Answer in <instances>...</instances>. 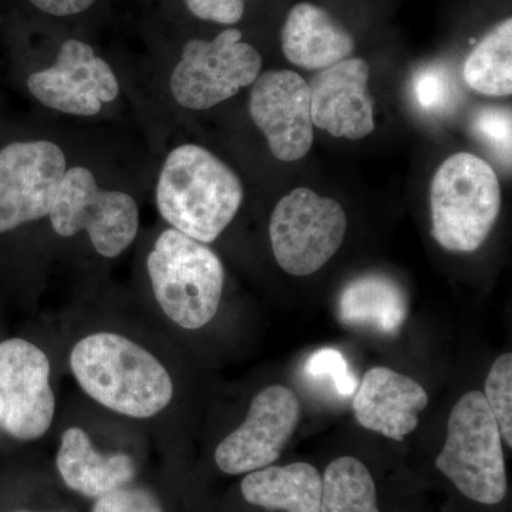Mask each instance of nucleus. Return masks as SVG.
Listing matches in <instances>:
<instances>
[{
	"instance_id": "1",
	"label": "nucleus",
	"mask_w": 512,
	"mask_h": 512,
	"mask_svg": "<svg viewBox=\"0 0 512 512\" xmlns=\"http://www.w3.org/2000/svg\"><path fill=\"white\" fill-rule=\"evenodd\" d=\"M69 369L89 399L124 419H157L174 402V377L164 360L119 330L80 336L70 349Z\"/></svg>"
},
{
	"instance_id": "2",
	"label": "nucleus",
	"mask_w": 512,
	"mask_h": 512,
	"mask_svg": "<svg viewBox=\"0 0 512 512\" xmlns=\"http://www.w3.org/2000/svg\"><path fill=\"white\" fill-rule=\"evenodd\" d=\"M156 198L158 211L171 228L208 245L234 221L244 187L220 158L204 147L184 144L165 160Z\"/></svg>"
},
{
	"instance_id": "3",
	"label": "nucleus",
	"mask_w": 512,
	"mask_h": 512,
	"mask_svg": "<svg viewBox=\"0 0 512 512\" xmlns=\"http://www.w3.org/2000/svg\"><path fill=\"white\" fill-rule=\"evenodd\" d=\"M147 272L158 308L177 328L200 330L220 311L225 269L207 244L165 229L148 254Z\"/></svg>"
},
{
	"instance_id": "4",
	"label": "nucleus",
	"mask_w": 512,
	"mask_h": 512,
	"mask_svg": "<svg viewBox=\"0 0 512 512\" xmlns=\"http://www.w3.org/2000/svg\"><path fill=\"white\" fill-rule=\"evenodd\" d=\"M430 208L441 247L458 254L477 251L500 214V181L493 167L470 153L448 157L431 180Z\"/></svg>"
},
{
	"instance_id": "5",
	"label": "nucleus",
	"mask_w": 512,
	"mask_h": 512,
	"mask_svg": "<svg viewBox=\"0 0 512 512\" xmlns=\"http://www.w3.org/2000/svg\"><path fill=\"white\" fill-rule=\"evenodd\" d=\"M436 467L468 500L497 505L507 495L503 439L484 393L468 392L448 417Z\"/></svg>"
},
{
	"instance_id": "6",
	"label": "nucleus",
	"mask_w": 512,
	"mask_h": 512,
	"mask_svg": "<svg viewBox=\"0 0 512 512\" xmlns=\"http://www.w3.org/2000/svg\"><path fill=\"white\" fill-rule=\"evenodd\" d=\"M47 217L59 237L87 232L94 251L107 259L126 252L140 228L136 200L126 192L103 190L84 167L66 170Z\"/></svg>"
},
{
	"instance_id": "7",
	"label": "nucleus",
	"mask_w": 512,
	"mask_h": 512,
	"mask_svg": "<svg viewBox=\"0 0 512 512\" xmlns=\"http://www.w3.org/2000/svg\"><path fill=\"white\" fill-rule=\"evenodd\" d=\"M348 217L342 205L309 188L282 197L272 212L269 238L278 265L293 276L318 272L342 247Z\"/></svg>"
},
{
	"instance_id": "8",
	"label": "nucleus",
	"mask_w": 512,
	"mask_h": 512,
	"mask_svg": "<svg viewBox=\"0 0 512 512\" xmlns=\"http://www.w3.org/2000/svg\"><path fill=\"white\" fill-rule=\"evenodd\" d=\"M262 69V57L242 40L241 30H222L212 40L185 43L171 74V93L190 110H208L252 86Z\"/></svg>"
},
{
	"instance_id": "9",
	"label": "nucleus",
	"mask_w": 512,
	"mask_h": 512,
	"mask_svg": "<svg viewBox=\"0 0 512 512\" xmlns=\"http://www.w3.org/2000/svg\"><path fill=\"white\" fill-rule=\"evenodd\" d=\"M0 399L2 427L13 439L29 443L52 429L57 410L52 362L39 345L22 338L0 342Z\"/></svg>"
},
{
	"instance_id": "10",
	"label": "nucleus",
	"mask_w": 512,
	"mask_h": 512,
	"mask_svg": "<svg viewBox=\"0 0 512 512\" xmlns=\"http://www.w3.org/2000/svg\"><path fill=\"white\" fill-rule=\"evenodd\" d=\"M299 417L301 403L289 387H265L252 399L244 421L215 448V466L227 476L272 466L292 439Z\"/></svg>"
},
{
	"instance_id": "11",
	"label": "nucleus",
	"mask_w": 512,
	"mask_h": 512,
	"mask_svg": "<svg viewBox=\"0 0 512 512\" xmlns=\"http://www.w3.org/2000/svg\"><path fill=\"white\" fill-rule=\"evenodd\" d=\"M62 148L22 141L0 150V234L49 215L66 173Z\"/></svg>"
},
{
	"instance_id": "12",
	"label": "nucleus",
	"mask_w": 512,
	"mask_h": 512,
	"mask_svg": "<svg viewBox=\"0 0 512 512\" xmlns=\"http://www.w3.org/2000/svg\"><path fill=\"white\" fill-rule=\"evenodd\" d=\"M28 89L43 106L73 116H96L120 93L110 64L77 39L63 43L52 67L29 76Z\"/></svg>"
},
{
	"instance_id": "13",
	"label": "nucleus",
	"mask_w": 512,
	"mask_h": 512,
	"mask_svg": "<svg viewBox=\"0 0 512 512\" xmlns=\"http://www.w3.org/2000/svg\"><path fill=\"white\" fill-rule=\"evenodd\" d=\"M249 111L279 161L293 163L311 151V96L301 74L292 70L259 74L249 94Z\"/></svg>"
},
{
	"instance_id": "14",
	"label": "nucleus",
	"mask_w": 512,
	"mask_h": 512,
	"mask_svg": "<svg viewBox=\"0 0 512 512\" xmlns=\"http://www.w3.org/2000/svg\"><path fill=\"white\" fill-rule=\"evenodd\" d=\"M369 77V64L357 57L320 70L308 83L313 126L348 140L370 136L375 131V113L367 93Z\"/></svg>"
},
{
	"instance_id": "15",
	"label": "nucleus",
	"mask_w": 512,
	"mask_h": 512,
	"mask_svg": "<svg viewBox=\"0 0 512 512\" xmlns=\"http://www.w3.org/2000/svg\"><path fill=\"white\" fill-rule=\"evenodd\" d=\"M60 483L83 500H99L140 478V464L124 450L104 451L84 427H66L55 456Z\"/></svg>"
},
{
	"instance_id": "16",
	"label": "nucleus",
	"mask_w": 512,
	"mask_h": 512,
	"mask_svg": "<svg viewBox=\"0 0 512 512\" xmlns=\"http://www.w3.org/2000/svg\"><path fill=\"white\" fill-rule=\"evenodd\" d=\"M429 394L412 377L389 367H372L357 386L353 413L360 426L396 441H403L419 426V414Z\"/></svg>"
},
{
	"instance_id": "17",
	"label": "nucleus",
	"mask_w": 512,
	"mask_h": 512,
	"mask_svg": "<svg viewBox=\"0 0 512 512\" xmlns=\"http://www.w3.org/2000/svg\"><path fill=\"white\" fill-rule=\"evenodd\" d=\"M281 46L288 62L320 72L349 59L355 39L328 10L315 3L299 2L286 15Z\"/></svg>"
},
{
	"instance_id": "18",
	"label": "nucleus",
	"mask_w": 512,
	"mask_h": 512,
	"mask_svg": "<svg viewBox=\"0 0 512 512\" xmlns=\"http://www.w3.org/2000/svg\"><path fill=\"white\" fill-rule=\"evenodd\" d=\"M241 494L248 504L268 511L320 512L322 476L308 463L269 466L245 474Z\"/></svg>"
},
{
	"instance_id": "19",
	"label": "nucleus",
	"mask_w": 512,
	"mask_h": 512,
	"mask_svg": "<svg viewBox=\"0 0 512 512\" xmlns=\"http://www.w3.org/2000/svg\"><path fill=\"white\" fill-rule=\"evenodd\" d=\"M339 316L346 325L393 335L406 322V295L389 276H359L340 293Z\"/></svg>"
},
{
	"instance_id": "20",
	"label": "nucleus",
	"mask_w": 512,
	"mask_h": 512,
	"mask_svg": "<svg viewBox=\"0 0 512 512\" xmlns=\"http://www.w3.org/2000/svg\"><path fill=\"white\" fill-rule=\"evenodd\" d=\"M464 80L474 92L491 97L512 93V20L504 19L471 50Z\"/></svg>"
},
{
	"instance_id": "21",
	"label": "nucleus",
	"mask_w": 512,
	"mask_h": 512,
	"mask_svg": "<svg viewBox=\"0 0 512 512\" xmlns=\"http://www.w3.org/2000/svg\"><path fill=\"white\" fill-rule=\"evenodd\" d=\"M320 512H380L375 480L356 457L333 460L322 477Z\"/></svg>"
},
{
	"instance_id": "22",
	"label": "nucleus",
	"mask_w": 512,
	"mask_h": 512,
	"mask_svg": "<svg viewBox=\"0 0 512 512\" xmlns=\"http://www.w3.org/2000/svg\"><path fill=\"white\" fill-rule=\"evenodd\" d=\"M414 100L421 110L430 114H447L457 100L453 74L443 66L421 67L412 80Z\"/></svg>"
},
{
	"instance_id": "23",
	"label": "nucleus",
	"mask_w": 512,
	"mask_h": 512,
	"mask_svg": "<svg viewBox=\"0 0 512 512\" xmlns=\"http://www.w3.org/2000/svg\"><path fill=\"white\" fill-rule=\"evenodd\" d=\"M485 400L497 421L501 439L512 447V355L504 353L495 360L485 380Z\"/></svg>"
},
{
	"instance_id": "24",
	"label": "nucleus",
	"mask_w": 512,
	"mask_h": 512,
	"mask_svg": "<svg viewBox=\"0 0 512 512\" xmlns=\"http://www.w3.org/2000/svg\"><path fill=\"white\" fill-rule=\"evenodd\" d=\"M303 372L309 379L326 382L340 397H349L356 392L357 379L350 369L346 357L335 349L316 350L306 360Z\"/></svg>"
},
{
	"instance_id": "25",
	"label": "nucleus",
	"mask_w": 512,
	"mask_h": 512,
	"mask_svg": "<svg viewBox=\"0 0 512 512\" xmlns=\"http://www.w3.org/2000/svg\"><path fill=\"white\" fill-rule=\"evenodd\" d=\"M90 512H168L163 494L138 480L93 501Z\"/></svg>"
},
{
	"instance_id": "26",
	"label": "nucleus",
	"mask_w": 512,
	"mask_h": 512,
	"mask_svg": "<svg viewBox=\"0 0 512 512\" xmlns=\"http://www.w3.org/2000/svg\"><path fill=\"white\" fill-rule=\"evenodd\" d=\"M473 130L477 137L493 148L505 164H511V110L504 107H483L474 114Z\"/></svg>"
},
{
	"instance_id": "27",
	"label": "nucleus",
	"mask_w": 512,
	"mask_h": 512,
	"mask_svg": "<svg viewBox=\"0 0 512 512\" xmlns=\"http://www.w3.org/2000/svg\"><path fill=\"white\" fill-rule=\"evenodd\" d=\"M195 18L218 25H237L244 18L247 0H184Z\"/></svg>"
},
{
	"instance_id": "28",
	"label": "nucleus",
	"mask_w": 512,
	"mask_h": 512,
	"mask_svg": "<svg viewBox=\"0 0 512 512\" xmlns=\"http://www.w3.org/2000/svg\"><path fill=\"white\" fill-rule=\"evenodd\" d=\"M29 2L47 15L66 18L92 8L96 0H29Z\"/></svg>"
},
{
	"instance_id": "29",
	"label": "nucleus",
	"mask_w": 512,
	"mask_h": 512,
	"mask_svg": "<svg viewBox=\"0 0 512 512\" xmlns=\"http://www.w3.org/2000/svg\"><path fill=\"white\" fill-rule=\"evenodd\" d=\"M9 512H73L72 510H67V508L60 507H46V508H18V510H13Z\"/></svg>"
},
{
	"instance_id": "30",
	"label": "nucleus",
	"mask_w": 512,
	"mask_h": 512,
	"mask_svg": "<svg viewBox=\"0 0 512 512\" xmlns=\"http://www.w3.org/2000/svg\"><path fill=\"white\" fill-rule=\"evenodd\" d=\"M3 416H5V406H3L2 399H0V426L3 423Z\"/></svg>"
}]
</instances>
